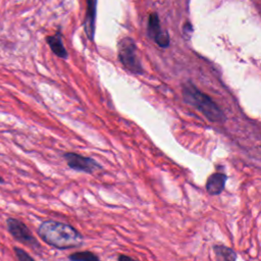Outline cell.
<instances>
[{"label": "cell", "instance_id": "1", "mask_svg": "<svg viewBox=\"0 0 261 261\" xmlns=\"http://www.w3.org/2000/svg\"><path fill=\"white\" fill-rule=\"evenodd\" d=\"M38 232L44 242L58 249L73 248L83 243L81 233L74 227L59 221L46 220L42 222Z\"/></svg>", "mask_w": 261, "mask_h": 261}, {"label": "cell", "instance_id": "2", "mask_svg": "<svg viewBox=\"0 0 261 261\" xmlns=\"http://www.w3.org/2000/svg\"><path fill=\"white\" fill-rule=\"evenodd\" d=\"M182 96L187 103L197 108L209 120L213 122H222L225 119V116L218 105L192 83L189 82L184 85Z\"/></svg>", "mask_w": 261, "mask_h": 261}, {"label": "cell", "instance_id": "3", "mask_svg": "<svg viewBox=\"0 0 261 261\" xmlns=\"http://www.w3.org/2000/svg\"><path fill=\"white\" fill-rule=\"evenodd\" d=\"M118 59L121 64L130 72L137 74L143 73V66L138 55L137 45L132 38L125 37L119 41Z\"/></svg>", "mask_w": 261, "mask_h": 261}, {"label": "cell", "instance_id": "4", "mask_svg": "<svg viewBox=\"0 0 261 261\" xmlns=\"http://www.w3.org/2000/svg\"><path fill=\"white\" fill-rule=\"evenodd\" d=\"M63 158L66 161V164L69 168L83 171L86 173H92L97 169H100V164L91 157L83 156L73 152H66L63 154Z\"/></svg>", "mask_w": 261, "mask_h": 261}, {"label": "cell", "instance_id": "5", "mask_svg": "<svg viewBox=\"0 0 261 261\" xmlns=\"http://www.w3.org/2000/svg\"><path fill=\"white\" fill-rule=\"evenodd\" d=\"M6 223H7V228L9 232L18 242L30 245V246L37 245L36 239L32 234L29 227L23 222H21L18 219L10 217L6 220Z\"/></svg>", "mask_w": 261, "mask_h": 261}, {"label": "cell", "instance_id": "6", "mask_svg": "<svg viewBox=\"0 0 261 261\" xmlns=\"http://www.w3.org/2000/svg\"><path fill=\"white\" fill-rule=\"evenodd\" d=\"M148 33L149 36L155 41L157 45L162 48H166L169 45V35L166 32H163L160 27L159 16L156 12H152L149 15L148 19Z\"/></svg>", "mask_w": 261, "mask_h": 261}, {"label": "cell", "instance_id": "7", "mask_svg": "<svg viewBox=\"0 0 261 261\" xmlns=\"http://www.w3.org/2000/svg\"><path fill=\"white\" fill-rule=\"evenodd\" d=\"M96 14H97V1L87 2V11L84 20V30L87 37L93 41L96 29Z\"/></svg>", "mask_w": 261, "mask_h": 261}, {"label": "cell", "instance_id": "8", "mask_svg": "<svg viewBox=\"0 0 261 261\" xmlns=\"http://www.w3.org/2000/svg\"><path fill=\"white\" fill-rule=\"evenodd\" d=\"M227 176L224 173L215 172L211 174L206 182V190L210 195H219L225 186Z\"/></svg>", "mask_w": 261, "mask_h": 261}, {"label": "cell", "instance_id": "9", "mask_svg": "<svg viewBox=\"0 0 261 261\" xmlns=\"http://www.w3.org/2000/svg\"><path fill=\"white\" fill-rule=\"evenodd\" d=\"M46 42L49 45V47L51 48L52 52L62 58V59H66L68 56V53L63 45L62 39H61V34L59 32L55 33L53 36H47L46 37Z\"/></svg>", "mask_w": 261, "mask_h": 261}, {"label": "cell", "instance_id": "10", "mask_svg": "<svg viewBox=\"0 0 261 261\" xmlns=\"http://www.w3.org/2000/svg\"><path fill=\"white\" fill-rule=\"evenodd\" d=\"M214 252L216 256V261H236L237 254L236 252L223 245L214 246Z\"/></svg>", "mask_w": 261, "mask_h": 261}, {"label": "cell", "instance_id": "11", "mask_svg": "<svg viewBox=\"0 0 261 261\" xmlns=\"http://www.w3.org/2000/svg\"><path fill=\"white\" fill-rule=\"evenodd\" d=\"M69 260L71 261H100L99 258L93 254L92 252H76L69 256Z\"/></svg>", "mask_w": 261, "mask_h": 261}, {"label": "cell", "instance_id": "12", "mask_svg": "<svg viewBox=\"0 0 261 261\" xmlns=\"http://www.w3.org/2000/svg\"><path fill=\"white\" fill-rule=\"evenodd\" d=\"M14 252L18 261H35L25 251L20 248H14Z\"/></svg>", "mask_w": 261, "mask_h": 261}, {"label": "cell", "instance_id": "13", "mask_svg": "<svg viewBox=\"0 0 261 261\" xmlns=\"http://www.w3.org/2000/svg\"><path fill=\"white\" fill-rule=\"evenodd\" d=\"M118 261H138V260L134 259V258L129 257V256H126V255H119Z\"/></svg>", "mask_w": 261, "mask_h": 261}, {"label": "cell", "instance_id": "14", "mask_svg": "<svg viewBox=\"0 0 261 261\" xmlns=\"http://www.w3.org/2000/svg\"><path fill=\"white\" fill-rule=\"evenodd\" d=\"M0 182H3V179L0 177Z\"/></svg>", "mask_w": 261, "mask_h": 261}]
</instances>
